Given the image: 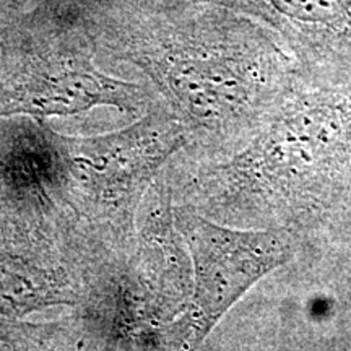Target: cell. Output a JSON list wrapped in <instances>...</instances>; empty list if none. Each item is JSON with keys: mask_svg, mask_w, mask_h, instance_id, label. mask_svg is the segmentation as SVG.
Masks as SVG:
<instances>
[{"mask_svg": "<svg viewBox=\"0 0 351 351\" xmlns=\"http://www.w3.org/2000/svg\"><path fill=\"white\" fill-rule=\"evenodd\" d=\"M112 49L150 77L186 134L231 140L261 130L300 69L280 38L210 0L106 21Z\"/></svg>", "mask_w": 351, "mask_h": 351, "instance_id": "1", "label": "cell"}, {"mask_svg": "<svg viewBox=\"0 0 351 351\" xmlns=\"http://www.w3.org/2000/svg\"><path fill=\"white\" fill-rule=\"evenodd\" d=\"M147 93L137 83L114 78L93 62L91 43L82 28H57L41 36L2 34L0 117L44 121L73 116L96 106L138 111Z\"/></svg>", "mask_w": 351, "mask_h": 351, "instance_id": "2", "label": "cell"}, {"mask_svg": "<svg viewBox=\"0 0 351 351\" xmlns=\"http://www.w3.org/2000/svg\"><path fill=\"white\" fill-rule=\"evenodd\" d=\"M194 267V295L173 351H197L228 311L293 256L283 231H239L194 213L176 215Z\"/></svg>", "mask_w": 351, "mask_h": 351, "instance_id": "3", "label": "cell"}, {"mask_svg": "<svg viewBox=\"0 0 351 351\" xmlns=\"http://www.w3.org/2000/svg\"><path fill=\"white\" fill-rule=\"evenodd\" d=\"M186 129L171 111L150 109L125 129L98 137L49 134L72 195L98 212L129 207L155 171L186 142Z\"/></svg>", "mask_w": 351, "mask_h": 351, "instance_id": "4", "label": "cell"}, {"mask_svg": "<svg viewBox=\"0 0 351 351\" xmlns=\"http://www.w3.org/2000/svg\"><path fill=\"white\" fill-rule=\"evenodd\" d=\"M274 32L301 75L324 83L351 82V0H210Z\"/></svg>", "mask_w": 351, "mask_h": 351, "instance_id": "5", "label": "cell"}, {"mask_svg": "<svg viewBox=\"0 0 351 351\" xmlns=\"http://www.w3.org/2000/svg\"><path fill=\"white\" fill-rule=\"evenodd\" d=\"M73 296L60 278L20 258L0 256V313L26 314L47 306L72 304Z\"/></svg>", "mask_w": 351, "mask_h": 351, "instance_id": "6", "label": "cell"}, {"mask_svg": "<svg viewBox=\"0 0 351 351\" xmlns=\"http://www.w3.org/2000/svg\"><path fill=\"white\" fill-rule=\"evenodd\" d=\"M0 62H2V34H0Z\"/></svg>", "mask_w": 351, "mask_h": 351, "instance_id": "7", "label": "cell"}]
</instances>
